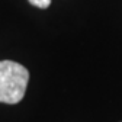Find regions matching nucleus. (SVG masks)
<instances>
[{"mask_svg": "<svg viewBox=\"0 0 122 122\" xmlns=\"http://www.w3.org/2000/svg\"><path fill=\"white\" fill-rule=\"evenodd\" d=\"M29 81V71L22 64L12 60L0 61V103H19Z\"/></svg>", "mask_w": 122, "mask_h": 122, "instance_id": "1", "label": "nucleus"}, {"mask_svg": "<svg viewBox=\"0 0 122 122\" xmlns=\"http://www.w3.org/2000/svg\"><path fill=\"white\" fill-rule=\"evenodd\" d=\"M28 2L38 9H47L51 5V0H28Z\"/></svg>", "mask_w": 122, "mask_h": 122, "instance_id": "2", "label": "nucleus"}]
</instances>
